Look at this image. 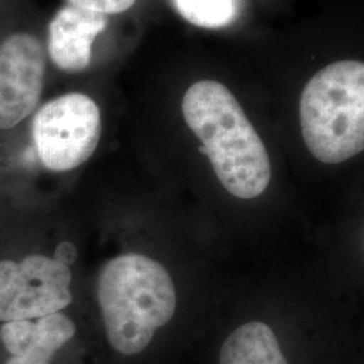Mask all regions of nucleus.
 I'll return each mask as SVG.
<instances>
[{
  "instance_id": "obj_11",
  "label": "nucleus",
  "mask_w": 364,
  "mask_h": 364,
  "mask_svg": "<svg viewBox=\"0 0 364 364\" xmlns=\"http://www.w3.org/2000/svg\"><path fill=\"white\" fill-rule=\"evenodd\" d=\"M69 4L99 14H120L130 10L136 0H68Z\"/></svg>"
},
{
  "instance_id": "obj_8",
  "label": "nucleus",
  "mask_w": 364,
  "mask_h": 364,
  "mask_svg": "<svg viewBox=\"0 0 364 364\" xmlns=\"http://www.w3.org/2000/svg\"><path fill=\"white\" fill-rule=\"evenodd\" d=\"M108 25L105 14L72 4L58 10L49 25L48 50L53 64L66 72H81L92 60V45Z\"/></svg>"
},
{
  "instance_id": "obj_12",
  "label": "nucleus",
  "mask_w": 364,
  "mask_h": 364,
  "mask_svg": "<svg viewBox=\"0 0 364 364\" xmlns=\"http://www.w3.org/2000/svg\"><path fill=\"white\" fill-rule=\"evenodd\" d=\"M53 258L64 263L65 266H70L77 259V248L70 242H61L55 248Z\"/></svg>"
},
{
  "instance_id": "obj_1",
  "label": "nucleus",
  "mask_w": 364,
  "mask_h": 364,
  "mask_svg": "<svg viewBox=\"0 0 364 364\" xmlns=\"http://www.w3.org/2000/svg\"><path fill=\"white\" fill-rule=\"evenodd\" d=\"M182 115L231 195L251 200L267 189L272 162L266 146L225 85L213 80L193 84L182 99Z\"/></svg>"
},
{
  "instance_id": "obj_3",
  "label": "nucleus",
  "mask_w": 364,
  "mask_h": 364,
  "mask_svg": "<svg viewBox=\"0 0 364 364\" xmlns=\"http://www.w3.org/2000/svg\"><path fill=\"white\" fill-rule=\"evenodd\" d=\"M302 138L314 158L336 165L364 149V64L338 61L305 85L299 102Z\"/></svg>"
},
{
  "instance_id": "obj_5",
  "label": "nucleus",
  "mask_w": 364,
  "mask_h": 364,
  "mask_svg": "<svg viewBox=\"0 0 364 364\" xmlns=\"http://www.w3.org/2000/svg\"><path fill=\"white\" fill-rule=\"evenodd\" d=\"M70 267L46 255L0 262V323L34 320L72 302Z\"/></svg>"
},
{
  "instance_id": "obj_4",
  "label": "nucleus",
  "mask_w": 364,
  "mask_h": 364,
  "mask_svg": "<svg viewBox=\"0 0 364 364\" xmlns=\"http://www.w3.org/2000/svg\"><path fill=\"white\" fill-rule=\"evenodd\" d=\"M31 134L39 159L48 169H76L91 158L99 144L100 109L84 93H66L39 108Z\"/></svg>"
},
{
  "instance_id": "obj_2",
  "label": "nucleus",
  "mask_w": 364,
  "mask_h": 364,
  "mask_svg": "<svg viewBox=\"0 0 364 364\" xmlns=\"http://www.w3.org/2000/svg\"><path fill=\"white\" fill-rule=\"evenodd\" d=\"M97 299L108 343L123 355L144 351L177 308L168 270L142 254H123L105 263L97 279Z\"/></svg>"
},
{
  "instance_id": "obj_6",
  "label": "nucleus",
  "mask_w": 364,
  "mask_h": 364,
  "mask_svg": "<svg viewBox=\"0 0 364 364\" xmlns=\"http://www.w3.org/2000/svg\"><path fill=\"white\" fill-rule=\"evenodd\" d=\"M46 57L37 37L10 36L0 46V130L13 129L39 103Z\"/></svg>"
},
{
  "instance_id": "obj_10",
  "label": "nucleus",
  "mask_w": 364,
  "mask_h": 364,
  "mask_svg": "<svg viewBox=\"0 0 364 364\" xmlns=\"http://www.w3.org/2000/svg\"><path fill=\"white\" fill-rule=\"evenodd\" d=\"M177 11L196 26L219 28L234 22L236 0H174Z\"/></svg>"
},
{
  "instance_id": "obj_9",
  "label": "nucleus",
  "mask_w": 364,
  "mask_h": 364,
  "mask_svg": "<svg viewBox=\"0 0 364 364\" xmlns=\"http://www.w3.org/2000/svg\"><path fill=\"white\" fill-rule=\"evenodd\" d=\"M220 364H287L273 329L252 321L236 328L221 347Z\"/></svg>"
},
{
  "instance_id": "obj_7",
  "label": "nucleus",
  "mask_w": 364,
  "mask_h": 364,
  "mask_svg": "<svg viewBox=\"0 0 364 364\" xmlns=\"http://www.w3.org/2000/svg\"><path fill=\"white\" fill-rule=\"evenodd\" d=\"M75 335L76 324L60 312L4 323L0 328V341L9 353L6 364H52L55 353Z\"/></svg>"
}]
</instances>
